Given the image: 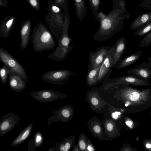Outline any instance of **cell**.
<instances>
[{
	"mask_svg": "<svg viewBox=\"0 0 151 151\" xmlns=\"http://www.w3.org/2000/svg\"><path fill=\"white\" fill-rule=\"evenodd\" d=\"M113 8L111 11L99 22V29L93 36V39L101 42L109 40L124 27V21L129 17V14H124L116 0H113Z\"/></svg>",
	"mask_w": 151,
	"mask_h": 151,
	"instance_id": "1",
	"label": "cell"
},
{
	"mask_svg": "<svg viewBox=\"0 0 151 151\" xmlns=\"http://www.w3.org/2000/svg\"><path fill=\"white\" fill-rule=\"evenodd\" d=\"M31 41L35 51L37 53L53 49L56 45L52 35L42 25L39 26L33 30Z\"/></svg>",
	"mask_w": 151,
	"mask_h": 151,
	"instance_id": "2",
	"label": "cell"
},
{
	"mask_svg": "<svg viewBox=\"0 0 151 151\" xmlns=\"http://www.w3.org/2000/svg\"><path fill=\"white\" fill-rule=\"evenodd\" d=\"M68 23L64 25L63 33L58 41L57 47L53 52L48 56L49 58L56 61L61 62L73 49V46L70 45L72 39L68 35Z\"/></svg>",
	"mask_w": 151,
	"mask_h": 151,
	"instance_id": "3",
	"label": "cell"
},
{
	"mask_svg": "<svg viewBox=\"0 0 151 151\" xmlns=\"http://www.w3.org/2000/svg\"><path fill=\"white\" fill-rule=\"evenodd\" d=\"M0 60L12 72L22 77L27 82L28 78L25 70L17 59L1 47H0Z\"/></svg>",
	"mask_w": 151,
	"mask_h": 151,
	"instance_id": "4",
	"label": "cell"
},
{
	"mask_svg": "<svg viewBox=\"0 0 151 151\" xmlns=\"http://www.w3.org/2000/svg\"><path fill=\"white\" fill-rule=\"evenodd\" d=\"M75 74L66 69L53 70L44 73L42 74L41 77L46 82L59 86L64 84L70 76Z\"/></svg>",
	"mask_w": 151,
	"mask_h": 151,
	"instance_id": "5",
	"label": "cell"
},
{
	"mask_svg": "<svg viewBox=\"0 0 151 151\" xmlns=\"http://www.w3.org/2000/svg\"><path fill=\"white\" fill-rule=\"evenodd\" d=\"M30 95L36 101L51 102L63 98L64 95L52 90H42L31 92Z\"/></svg>",
	"mask_w": 151,
	"mask_h": 151,
	"instance_id": "6",
	"label": "cell"
},
{
	"mask_svg": "<svg viewBox=\"0 0 151 151\" xmlns=\"http://www.w3.org/2000/svg\"><path fill=\"white\" fill-rule=\"evenodd\" d=\"M115 50V47L114 45L108 52L101 65L97 83L108 79L111 75L113 68Z\"/></svg>",
	"mask_w": 151,
	"mask_h": 151,
	"instance_id": "7",
	"label": "cell"
},
{
	"mask_svg": "<svg viewBox=\"0 0 151 151\" xmlns=\"http://www.w3.org/2000/svg\"><path fill=\"white\" fill-rule=\"evenodd\" d=\"M113 46L102 47L95 51L90 52L88 71L101 65L108 52Z\"/></svg>",
	"mask_w": 151,
	"mask_h": 151,
	"instance_id": "8",
	"label": "cell"
},
{
	"mask_svg": "<svg viewBox=\"0 0 151 151\" xmlns=\"http://www.w3.org/2000/svg\"><path fill=\"white\" fill-rule=\"evenodd\" d=\"M20 118L17 114L12 113H8L3 116L0 121V137L13 129Z\"/></svg>",
	"mask_w": 151,
	"mask_h": 151,
	"instance_id": "9",
	"label": "cell"
},
{
	"mask_svg": "<svg viewBox=\"0 0 151 151\" xmlns=\"http://www.w3.org/2000/svg\"><path fill=\"white\" fill-rule=\"evenodd\" d=\"M109 83L113 84H131L134 86H149L151 83L149 80L138 78L131 75L119 77L114 79H105Z\"/></svg>",
	"mask_w": 151,
	"mask_h": 151,
	"instance_id": "10",
	"label": "cell"
},
{
	"mask_svg": "<svg viewBox=\"0 0 151 151\" xmlns=\"http://www.w3.org/2000/svg\"><path fill=\"white\" fill-rule=\"evenodd\" d=\"M127 73L138 78L148 80L151 78V68L146 60L129 69Z\"/></svg>",
	"mask_w": 151,
	"mask_h": 151,
	"instance_id": "11",
	"label": "cell"
},
{
	"mask_svg": "<svg viewBox=\"0 0 151 151\" xmlns=\"http://www.w3.org/2000/svg\"><path fill=\"white\" fill-rule=\"evenodd\" d=\"M9 82L11 89L16 92H20L26 88L27 82L21 77L14 73L9 76Z\"/></svg>",
	"mask_w": 151,
	"mask_h": 151,
	"instance_id": "12",
	"label": "cell"
},
{
	"mask_svg": "<svg viewBox=\"0 0 151 151\" xmlns=\"http://www.w3.org/2000/svg\"><path fill=\"white\" fill-rule=\"evenodd\" d=\"M126 42L125 38L122 37L118 39L115 44L113 68L116 67L122 60L121 57L125 49Z\"/></svg>",
	"mask_w": 151,
	"mask_h": 151,
	"instance_id": "13",
	"label": "cell"
},
{
	"mask_svg": "<svg viewBox=\"0 0 151 151\" xmlns=\"http://www.w3.org/2000/svg\"><path fill=\"white\" fill-rule=\"evenodd\" d=\"M151 22V12L142 13L132 22L129 29L132 30H137Z\"/></svg>",
	"mask_w": 151,
	"mask_h": 151,
	"instance_id": "14",
	"label": "cell"
},
{
	"mask_svg": "<svg viewBox=\"0 0 151 151\" xmlns=\"http://www.w3.org/2000/svg\"><path fill=\"white\" fill-rule=\"evenodd\" d=\"M141 51H138L135 53L127 56L119 62L116 67L117 70H120L128 66L139 60L142 56Z\"/></svg>",
	"mask_w": 151,
	"mask_h": 151,
	"instance_id": "15",
	"label": "cell"
},
{
	"mask_svg": "<svg viewBox=\"0 0 151 151\" xmlns=\"http://www.w3.org/2000/svg\"><path fill=\"white\" fill-rule=\"evenodd\" d=\"M30 24L29 22L24 24L21 28L20 32V46L22 50L27 47L30 37Z\"/></svg>",
	"mask_w": 151,
	"mask_h": 151,
	"instance_id": "16",
	"label": "cell"
},
{
	"mask_svg": "<svg viewBox=\"0 0 151 151\" xmlns=\"http://www.w3.org/2000/svg\"><path fill=\"white\" fill-rule=\"evenodd\" d=\"M33 127L32 124L28 125L14 139L11 145L14 147L22 143L29 136Z\"/></svg>",
	"mask_w": 151,
	"mask_h": 151,
	"instance_id": "17",
	"label": "cell"
},
{
	"mask_svg": "<svg viewBox=\"0 0 151 151\" xmlns=\"http://www.w3.org/2000/svg\"><path fill=\"white\" fill-rule=\"evenodd\" d=\"M77 17L82 22L86 12L85 0H73Z\"/></svg>",
	"mask_w": 151,
	"mask_h": 151,
	"instance_id": "18",
	"label": "cell"
},
{
	"mask_svg": "<svg viewBox=\"0 0 151 151\" xmlns=\"http://www.w3.org/2000/svg\"><path fill=\"white\" fill-rule=\"evenodd\" d=\"M43 141V137L42 134L39 132L35 134L33 139H32L28 143V150L29 151H34L35 148L40 146Z\"/></svg>",
	"mask_w": 151,
	"mask_h": 151,
	"instance_id": "19",
	"label": "cell"
},
{
	"mask_svg": "<svg viewBox=\"0 0 151 151\" xmlns=\"http://www.w3.org/2000/svg\"><path fill=\"white\" fill-rule=\"evenodd\" d=\"M101 65L92 68L88 71L86 76V81L88 85H91L97 83Z\"/></svg>",
	"mask_w": 151,
	"mask_h": 151,
	"instance_id": "20",
	"label": "cell"
},
{
	"mask_svg": "<svg viewBox=\"0 0 151 151\" xmlns=\"http://www.w3.org/2000/svg\"><path fill=\"white\" fill-rule=\"evenodd\" d=\"M12 73H13L11 69L4 65L0 68V78L3 84H5L6 83L9 78V75Z\"/></svg>",
	"mask_w": 151,
	"mask_h": 151,
	"instance_id": "21",
	"label": "cell"
},
{
	"mask_svg": "<svg viewBox=\"0 0 151 151\" xmlns=\"http://www.w3.org/2000/svg\"><path fill=\"white\" fill-rule=\"evenodd\" d=\"M90 5L93 13L96 19L98 16L100 5L101 3L100 0H88Z\"/></svg>",
	"mask_w": 151,
	"mask_h": 151,
	"instance_id": "22",
	"label": "cell"
},
{
	"mask_svg": "<svg viewBox=\"0 0 151 151\" xmlns=\"http://www.w3.org/2000/svg\"><path fill=\"white\" fill-rule=\"evenodd\" d=\"M151 30V22L141 28L137 30L134 34V36L140 37L147 34Z\"/></svg>",
	"mask_w": 151,
	"mask_h": 151,
	"instance_id": "23",
	"label": "cell"
},
{
	"mask_svg": "<svg viewBox=\"0 0 151 151\" xmlns=\"http://www.w3.org/2000/svg\"><path fill=\"white\" fill-rule=\"evenodd\" d=\"M151 45V30L140 41L139 45L141 47H147Z\"/></svg>",
	"mask_w": 151,
	"mask_h": 151,
	"instance_id": "24",
	"label": "cell"
},
{
	"mask_svg": "<svg viewBox=\"0 0 151 151\" xmlns=\"http://www.w3.org/2000/svg\"><path fill=\"white\" fill-rule=\"evenodd\" d=\"M119 6L121 9V12L124 14H126L127 10L126 8V4L124 0H116Z\"/></svg>",
	"mask_w": 151,
	"mask_h": 151,
	"instance_id": "25",
	"label": "cell"
},
{
	"mask_svg": "<svg viewBox=\"0 0 151 151\" xmlns=\"http://www.w3.org/2000/svg\"><path fill=\"white\" fill-rule=\"evenodd\" d=\"M151 0H144L140 4L139 7L151 9Z\"/></svg>",
	"mask_w": 151,
	"mask_h": 151,
	"instance_id": "26",
	"label": "cell"
},
{
	"mask_svg": "<svg viewBox=\"0 0 151 151\" xmlns=\"http://www.w3.org/2000/svg\"><path fill=\"white\" fill-rule=\"evenodd\" d=\"M79 145L80 149L83 150L86 148V144L83 141L81 140L79 141Z\"/></svg>",
	"mask_w": 151,
	"mask_h": 151,
	"instance_id": "27",
	"label": "cell"
},
{
	"mask_svg": "<svg viewBox=\"0 0 151 151\" xmlns=\"http://www.w3.org/2000/svg\"><path fill=\"white\" fill-rule=\"evenodd\" d=\"M121 114L120 112L115 111L111 115L112 117L114 119H116L118 117V115H119Z\"/></svg>",
	"mask_w": 151,
	"mask_h": 151,
	"instance_id": "28",
	"label": "cell"
},
{
	"mask_svg": "<svg viewBox=\"0 0 151 151\" xmlns=\"http://www.w3.org/2000/svg\"><path fill=\"white\" fill-rule=\"evenodd\" d=\"M91 102L93 105H96L98 104V101L97 99L93 97L91 99Z\"/></svg>",
	"mask_w": 151,
	"mask_h": 151,
	"instance_id": "29",
	"label": "cell"
},
{
	"mask_svg": "<svg viewBox=\"0 0 151 151\" xmlns=\"http://www.w3.org/2000/svg\"><path fill=\"white\" fill-rule=\"evenodd\" d=\"M93 130L96 133H99L101 131V129L99 126L98 125L95 126L93 127Z\"/></svg>",
	"mask_w": 151,
	"mask_h": 151,
	"instance_id": "30",
	"label": "cell"
},
{
	"mask_svg": "<svg viewBox=\"0 0 151 151\" xmlns=\"http://www.w3.org/2000/svg\"><path fill=\"white\" fill-rule=\"evenodd\" d=\"M106 128L107 130L109 131H111L113 128V126L112 124L111 123H109L107 125Z\"/></svg>",
	"mask_w": 151,
	"mask_h": 151,
	"instance_id": "31",
	"label": "cell"
},
{
	"mask_svg": "<svg viewBox=\"0 0 151 151\" xmlns=\"http://www.w3.org/2000/svg\"><path fill=\"white\" fill-rule=\"evenodd\" d=\"M52 8L53 11L55 13H58L60 11V9L56 6H53Z\"/></svg>",
	"mask_w": 151,
	"mask_h": 151,
	"instance_id": "32",
	"label": "cell"
},
{
	"mask_svg": "<svg viewBox=\"0 0 151 151\" xmlns=\"http://www.w3.org/2000/svg\"><path fill=\"white\" fill-rule=\"evenodd\" d=\"M29 2L33 6L36 7L37 6V2L36 0H29Z\"/></svg>",
	"mask_w": 151,
	"mask_h": 151,
	"instance_id": "33",
	"label": "cell"
},
{
	"mask_svg": "<svg viewBox=\"0 0 151 151\" xmlns=\"http://www.w3.org/2000/svg\"><path fill=\"white\" fill-rule=\"evenodd\" d=\"M87 149L89 151H93L94 150L93 148L92 147V146L90 145L88 146Z\"/></svg>",
	"mask_w": 151,
	"mask_h": 151,
	"instance_id": "34",
	"label": "cell"
},
{
	"mask_svg": "<svg viewBox=\"0 0 151 151\" xmlns=\"http://www.w3.org/2000/svg\"><path fill=\"white\" fill-rule=\"evenodd\" d=\"M146 61L148 63L151 68V55L147 59Z\"/></svg>",
	"mask_w": 151,
	"mask_h": 151,
	"instance_id": "35",
	"label": "cell"
},
{
	"mask_svg": "<svg viewBox=\"0 0 151 151\" xmlns=\"http://www.w3.org/2000/svg\"><path fill=\"white\" fill-rule=\"evenodd\" d=\"M126 124L129 126H131L132 124V123L130 121H127L126 122Z\"/></svg>",
	"mask_w": 151,
	"mask_h": 151,
	"instance_id": "36",
	"label": "cell"
},
{
	"mask_svg": "<svg viewBox=\"0 0 151 151\" xmlns=\"http://www.w3.org/2000/svg\"><path fill=\"white\" fill-rule=\"evenodd\" d=\"M47 151H56L55 147H52L49 148Z\"/></svg>",
	"mask_w": 151,
	"mask_h": 151,
	"instance_id": "37",
	"label": "cell"
},
{
	"mask_svg": "<svg viewBox=\"0 0 151 151\" xmlns=\"http://www.w3.org/2000/svg\"><path fill=\"white\" fill-rule=\"evenodd\" d=\"M146 147L147 148H151V145L150 144L147 143L146 145Z\"/></svg>",
	"mask_w": 151,
	"mask_h": 151,
	"instance_id": "38",
	"label": "cell"
},
{
	"mask_svg": "<svg viewBox=\"0 0 151 151\" xmlns=\"http://www.w3.org/2000/svg\"><path fill=\"white\" fill-rule=\"evenodd\" d=\"M65 0H58V2L61 3L63 1H65Z\"/></svg>",
	"mask_w": 151,
	"mask_h": 151,
	"instance_id": "39",
	"label": "cell"
},
{
	"mask_svg": "<svg viewBox=\"0 0 151 151\" xmlns=\"http://www.w3.org/2000/svg\"><path fill=\"white\" fill-rule=\"evenodd\" d=\"M125 105L126 106H128V105L127 104H125Z\"/></svg>",
	"mask_w": 151,
	"mask_h": 151,
	"instance_id": "40",
	"label": "cell"
}]
</instances>
